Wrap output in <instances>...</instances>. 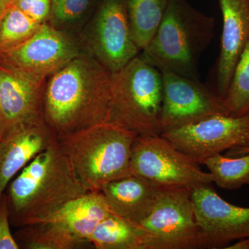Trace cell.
Returning <instances> with one entry per match:
<instances>
[{
	"label": "cell",
	"mask_w": 249,
	"mask_h": 249,
	"mask_svg": "<svg viewBox=\"0 0 249 249\" xmlns=\"http://www.w3.org/2000/svg\"><path fill=\"white\" fill-rule=\"evenodd\" d=\"M112 73L85 52L51 75L44 119L58 137L108 122Z\"/></svg>",
	"instance_id": "cell-1"
},
{
	"label": "cell",
	"mask_w": 249,
	"mask_h": 249,
	"mask_svg": "<svg viewBox=\"0 0 249 249\" xmlns=\"http://www.w3.org/2000/svg\"><path fill=\"white\" fill-rule=\"evenodd\" d=\"M7 188L10 221L21 228L45 220L88 193L58 138L24 167Z\"/></svg>",
	"instance_id": "cell-2"
},
{
	"label": "cell",
	"mask_w": 249,
	"mask_h": 249,
	"mask_svg": "<svg viewBox=\"0 0 249 249\" xmlns=\"http://www.w3.org/2000/svg\"><path fill=\"white\" fill-rule=\"evenodd\" d=\"M215 19L187 0H170L163 19L141 58L160 71L199 79V60L212 42Z\"/></svg>",
	"instance_id": "cell-3"
},
{
	"label": "cell",
	"mask_w": 249,
	"mask_h": 249,
	"mask_svg": "<svg viewBox=\"0 0 249 249\" xmlns=\"http://www.w3.org/2000/svg\"><path fill=\"white\" fill-rule=\"evenodd\" d=\"M137 136L106 122L58 138L80 182L91 192L132 175L131 154Z\"/></svg>",
	"instance_id": "cell-4"
},
{
	"label": "cell",
	"mask_w": 249,
	"mask_h": 249,
	"mask_svg": "<svg viewBox=\"0 0 249 249\" xmlns=\"http://www.w3.org/2000/svg\"><path fill=\"white\" fill-rule=\"evenodd\" d=\"M161 72L139 54L112 73L108 122L139 136L160 135Z\"/></svg>",
	"instance_id": "cell-5"
},
{
	"label": "cell",
	"mask_w": 249,
	"mask_h": 249,
	"mask_svg": "<svg viewBox=\"0 0 249 249\" xmlns=\"http://www.w3.org/2000/svg\"><path fill=\"white\" fill-rule=\"evenodd\" d=\"M131 173L160 186L193 190L213 183L210 173L163 136L137 135L132 145Z\"/></svg>",
	"instance_id": "cell-6"
},
{
	"label": "cell",
	"mask_w": 249,
	"mask_h": 249,
	"mask_svg": "<svg viewBox=\"0 0 249 249\" xmlns=\"http://www.w3.org/2000/svg\"><path fill=\"white\" fill-rule=\"evenodd\" d=\"M80 40L85 51L111 73L120 71L141 52L132 36L127 0H98Z\"/></svg>",
	"instance_id": "cell-7"
},
{
	"label": "cell",
	"mask_w": 249,
	"mask_h": 249,
	"mask_svg": "<svg viewBox=\"0 0 249 249\" xmlns=\"http://www.w3.org/2000/svg\"><path fill=\"white\" fill-rule=\"evenodd\" d=\"M140 224L155 237V249H207L188 188L161 186L151 213Z\"/></svg>",
	"instance_id": "cell-8"
},
{
	"label": "cell",
	"mask_w": 249,
	"mask_h": 249,
	"mask_svg": "<svg viewBox=\"0 0 249 249\" xmlns=\"http://www.w3.org/2000/svg\"><path fill=\"white\" fill-rule=\"evenodd\" d=\"M86 52L70 31L44 23L30 38L0 55V64L41 80H47L69 62Z\"/></svg>",
	"instance_id": "cell-9"
},
{
	"label": "cell",
	"mask_w": 249,
	"mask_h": 249,
	"mask_svg": "<svg viewBox=\"0 0 249 249\" xmlns=\"http://www.w3.org/2000/svg\"><path fill=\"white\" fill-rule=\"evenodd\" d=\"M160 72L163 80L162 132L196 124L211 116L230 115L225 99L199 80L171 71Z\"/></svg>",
	"instance_id": "cell-10"
},
{
	"label": "cell",
	"mask_w": 249,
	"mask_h": 249,
	"mask_svg": "<svg viewBox=\"0 0 249 249\" xmlns=\"http://www.w3.org/2000/svg\"><path fill=\"white\" fill-rule=\"evenodd\" d=\"M160 135L203 164L225 150L249 147V115L211 116L196 124L164 131Z\"/></svg>",
	"instance_id": "cell-11"
},
{
	"label": "cell",
	"mask_w": 249,
	"mask_h": 249,
	"mask_svg": "<svg viewBox=\"0 0 249 249\" xmlns=\"http://www.w3.org/2000/svg\"><path fill=\"white\" fill-rule=\"evenodd\" d=\"M192 199L207 249H226L233 241L249 237V208L224 200L212 185L193 190Z\"/></svg>",
	"instance_id": "cell-12"
},
{
	"label": "cell",
	"mask_w": 249,
	"mask_h": 249,
	"mask_svg": "<svg viewBox=\"0 0 249 249\" xmlns=\"http://www.w3.org/2000/svg\"><path fill=\"white\" fill-rule=\"evenodd\" d=\"M58 140L43 116L16 126L0 139V200L13 178Z\"/></svg>",
	"instance_id": "cell-13"
},
{
	"label": "cell",
	"mask_w": 249,
	"mask_h": 249,
	"mask_svg": "<svg viewBox=\"0 0 249 249\" xmlns=\"http://www.w3.org/2000/svg\"><path fill=\"white\" fill-rule=\"evenodd\" d=\"M46 81L0 64V125L2 137L16 126L43 116Z\"/></svg>",
	"instance_id": "cell-14"
},
{
	"label": "cell",
	"mask_w": 249,
	"mask_h": 249,
	"mask_svg": "<svg viewBox=\"0 0 249 249\" xmlns=\"http://www.w3.org/2000/svg\"><path fill=\"white\" fill-rule=\"evenodd\" d=\"M217 1L223 24L214 80L216 92L225 98L236 65L249 39V0Z\"/></svg>",
	"instance_id": "cell-15"
},
{
	"label": "cell",
	"mask_w": 249,
	"mask_h": 249,
	"mask_svg": "<svg viewBox=\"0 0 249 249\" xmlns=\"http://www.w3.org/2000/svg\"><path fill=\"white\" fill-rule=\"evenodd\" d=\"M161 186L130 175L108 183L102 192L112 214L140 224L151 213Z\"/></svg>",
	"instance_id": "cell-16"
},
{
	"label": "cell",
	"mask_w": 249,
	"mask_h": 249,
	"mask_svg": "<svg viewBox=\"0 0 249 249\" xmlns=\"http://www.w3.org/2000/svg\"><path fill=\"white\" fill-rule=\"evenodd\" d=\"M111 214L102 192L91 191L67 203L43 221L58 223L80 240L89 242L98 224Z\"/></svg>",
	"instance_id": "cell-17"
},
{
	"label": "cell",
	"mask_w": 249,
	"mask_h": 249,
	"mask_svg": "<svg viewBox=\"0 0 249 249\" xmlns=\"http://www.w3.org/2000/svg\"><path fill=\"white\" fill-rule=\"evenodd\" d=\"M89 242L97 249H155L151 232L112 213L98 224Z\"/></svg>",
	"instance_id": "cell-18"
},
{
	"label": "cell",
	"mask_w": 249,
	"mask_h": 249,
	"mask_svg": "<svg viewBox=\"0 0 249 249\" xmlns=\"http://www.w3.org/2000/svg\"><path fill=\"white\" fill-rule=\"evenodd\" d=\"M17 237L19 248L27 249H73L91 245L58 223L50 221L23 227L18 232Z\"/></svg>",
	"instance_id": "cell-19"
},
{
	"label": "cell",
	"mask_w": 249,
	"mask_h": 249,
	"mask_svg": "<svg viewBox=\"0 0 249 249\" xmlns=\"http://www.w3.org/2000/svg\"><path fill=\"white\" fill-rule=\"evenodd\" d=\"M170 0H127L134 42L140 52L150 43L158 29Z\"/></svg>",
	"instance_id": "cell-20"
},
{
	"label": "cell",
	"mask_w": 249,
	"mask_h": 249,
	"mask_svg": "<svg viewBox=\"0 0 249 249\" xmlns=\"http://www.w3.org/2000/svg\"><path fill=\"white\" fill-rule=\"evenodd\" d=\"M203 164L207 167L213 183L219 188L236 190L249 185V154L235 157L217 154Z\"/></svg>",
	"instance_id": "cell-21"
},
{
	"label": "cell",
	"mask_w": 249,
	"mask_h": 249,
	"mask_svg": "<svg viewBox=\"0 0 249 249\" xmlns=\"http://www.w3.org/2000/svg\"><path fill=\"white\" fill-rule=\"evenodd\" d=\"M42 24L29 17L16 4L11 5L0 21V55L22 45Z\"/></svg>",
	"instance_id": "cell-22"
},
{
	"label": "cell",
	"mask_w": 249,
	"mask_h": 249,
	"mask_svg": "<svg viewBox=\"0 0 249 249\" xmlns=\"http://www.w3.org/2000/svg\"><path fill=\"white\" fill-rule=\"evenodd\" d=\"M224 99L230 116L249 115V39L236 65Z\"/></svg>",
	"instance_id": "cell-23"
},
{
	"label": "cell",
	"mask_w": 249,
	"mask_h": 249,
	"mask_svg": "<svg viewBox=\"0 0 249 249\" xmlns=\"http://www.w3.org/2000/svg\"><path fill=\"white\" fill-rule=\"evenodd\" d=\"M98 0H52V12L48 24L61 30L83 20L96 7Z\"/></svg>",
	"instance_id": "cell-24"
},
{
	"label": "cell",
	"mask_w": 249,
	"mask_h": 249,
	"mask_svg": "<svg viewBox=\"0 0 249 249\" xmlns=\"http://www.w3.org/2000/svg\"><path fill=\"white\" fill-rule=\"evenodd\" d=\"M14 4L40 24L48 22L52 12V0H15Z\"/></svg>",
	"instance_id": "cell-25"
},
{
	"label": "cell",
	"mask_w": 249,
	"mask_h": 249,
	"mask_svg": "<svg viewBox=\"0 0 249 249\" xmlns=\"http://www.w3.org/2000/svg\"><path fill=\"white\" fill-rule=\"evenodd\" d=\"M10 222L9 203L7 196L4 194L0 200V249H19L17 241L11 233Z\"/></svg>",
	"instance_id": "cell-26"
},
{
	"label": "cell",
	"mask_w": 249,
	"mask_h": 249,
	"mask_svg": "<svg viewBox=\"0 0 249 249\" xmlns=\"http://www.w3.org/2000/svg\"><path fill=\"white\" fill-rule=\"evenodd\" d=\"M249 154V147H236V148L231 149L227 150L225 156L227 157H239Z\"/></svg>",
	"instance_id": "cell-27"
},
{
	"label": "cell",
	"mask_w": 249,
	"mask_h": 249,
	"mask_svg": "<svg viewBox=\"0 0 249 249\" xmlns=\"http://www.w3.org/2000/svg\"><path fill=\"white\" fill-rule=\"evenodd\" d=\"M226 249H249V237L240 239L232 245H229Z\"/></svg>",
	"instance_id": "cell-28"
},
{
	"label": "cell",
	"mask_w": 249,
	"mask_h": 249,
	"mask_svg": "<svg viewBox=\"0 0 249 249\" xmlns=\"http://www.w3.org/2000/svg\"><path fill=\"white\" fill-rule=\"evenodd\" d=\"M15 0H0V21L6 14L7 10L14 4Z\"/></svg>",
	"instance_id": "cell-29"
},
{
	"label": "cell",
	"mask_w": 249,
	"mask_h": 249,
	"mask_svg": "<svg viewBox=\"0 0 249 249\" xmlns=\"http://www.w3.org/2000/svg\"><path fill=\"white\" fill-rule=\"evenodd\" d=\"M2 137V133H1V125H0V139Z\"/></svg>",
	"instance_id": "cell-30"
}]
</instances>
